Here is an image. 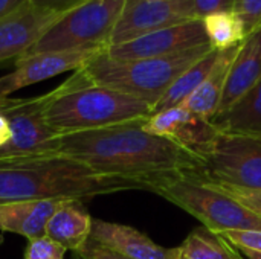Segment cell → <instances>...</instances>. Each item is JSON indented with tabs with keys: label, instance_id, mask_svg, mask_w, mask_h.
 Instances as JSON below:
<instances>
[{
	"label": "cell",
	"instance_id": "cell-1",
	"mask_svg": "<svg viewBox=\"0 0 261 259\" xmlns=\"http://www.w3.org/2000/svg\"><path fill=\"white\" fill-rule=\"evenodd\" d=\"M144 121H133L99 130L60 137L58 154L90 169L145 185L153 191L165 179L200 174V156L170 139L144 130Z\"/></svg>",
	"mask_w": 261,
	"mask_h": 259
},
{
	"label": "cell",
	"instance_id": "cell-2",
	"mask_svg": "<svg viewBox=\"0 0 261 259\" xmlns=\"http://www.w3.org/2000/svg\"><path fill=\"white\" fill-rule=\"evenodd\" d=\"M138 189L147 191L139 182L99 174L61 154L0 162V205L44 200L84 202Z\"/></svg>",
	"mask_w": 261,
	"mask_h": 259
},
{
	"label": "cell",
	"instance_id": "cell-3",
	"mask_svg": "<svg viewBox=\"0 0 261 259\" xmlns=\"http://www.w3.org/2000/svg\"><path fill=\"white\" fill-rule=\"evenodd\" d=\"M47 95L44 121L58 136L145 121L153 114L148 102L90 84L78 70Z\"/></svg>",
	"mask_w": 261,
	"mask_h": 259
},
{
	"label": "cell",
	"instance_id": "cell-4",
	"mask_svg": "<svg viewBox=\"0 0 261 259\" xmlns=\"http://www.w3.org/2000/svg\"><path fill=\"white\" fill-rule=\"evenodd\" d=\"M213 49L211 44H203L170 56L144 60H115L101 52L78 72L90 84L135 96L154 107L170 85Z\"/></svg>",
	"mask_w": 261,
	"mask_h": 259
},
{
	"label": "cell",
	"instance_id": "cell-5",
	"mask_svg": "<svg viewBox=\"0 0 261 259\" xmlns=\"http://www.w3.org/2000/svg\"><path fill=\"white\" fill-rule=\"evenodd\" d=\"M151 192L196 217L211 232L261 231V217L197 174L165 179Z\"/></svg>",
	"mask_w": 261,
	"mask_h": 259
},
{
	"label": "cell",
	"instance_id": "cell-6",
	"mask_svg": "<svg viewBox=\"0 0 261 259\" xmlns=\"http://www.w3.org/2000/svg\"><path fill=\"white\" fill-rule=\"evenodd\" d=\"M125 0H87L64 14L23 56L47 52H106Z\"/></svg>",
	"mask_w": 261,
	"mask_h": 259
},
{
	"label": "cell",
	"instance_id": "cell-7",
	"mask_svg": "<svg viewBox=\"0 0 261 259\" xmlns=\"http://www.w3.org/2000/svg\"><path fill=\"white\" fill-rule=\"evenodd\" d=\"M47 93L35 98H6L0 111L11 125V140L0 148V162L57 156L60 137L44 121Z\"/></svg>",
	"mask_w": 261,
	"mask_h": 259
},
{
	"label": "cell",
	"instance_id": "cell-8",
	"mask_svg": "<svg viewBox=\"0 0 261 259\" xmlns=\"http://www.w3.org/2000/svg\"><path fill=\"white\" fill-rule=\"evenodd\" d=\"M203 169L197 174L208 182L261 191V139L217 133L199 153Z\"/></svg>",
	"mask_w": 261,
	"mask_h": 259
},
{
	"label": "cell",
	"instance_id": "cell-9",
	"mask_svg": "<svg viewBox=\"0 0 261 259\" xmlns=\"http://www.w3.org/2000/svg\"><path fill=\"white\" fill-rule=\"evenodd\" d=\"M191 20H199L194 12V0H125L109 46Z\"/></svg>",
	"mask_w": 261,
	"mask_h": 259
},
{
	"label": "cell",
	"instance_id": "cell-10",
	"mask_svg": "<svg viewBox=\"0 0 261 259\" xmlns=\"http://www.w3.org/2000/svg\"><path fill=\"white\" fill-rule=\"evenodd\" d=\"M203 44H211L205 31L203 20H191L145 34L122 44L109 46L106 53L115 60L161 58Z\"/></svg>",
	"mask_w": 261,
	"mask_h": 259
},
{
	"label": "cell",
	"instance_id": "cell-11",
	"mask_svg": "<svg viewBox=\"0 0 261 259\" xmlns=\"http://www.w3.org/2000/svg\"><path fill=\"white\" fill-rule=\"evenodd\" d=\"M96 50H80V52H47L21 56L15 61V69L0 78V102L11 96V93L50 79L64 72L78 70L89 63Z\"/></svg>",
	"mask_w": 261,
	"mask_h": 259
},
{
	"label": "cell",
	"instance_id": "cell-12",
	"mask_svg": "<svg viewBox=\"0 0 261 259\" xmlns=\"http://www.w3.org/2000/svg\"><path fill=\"white\" fill-rule=\"evenodd\" d=\"M63 15L29 3L0 20V64L26 55Z\"/></svg>",
	"mask_w": 261,
	"mask_h": 259
},
{
	"label": "cell",
	"instance_id": "cell-13",
	"mask_svg": "<svg viewBox=\"0 0 261 259\" xmlns=\"http://www.w3.org/2000/svg\"><path fill=\"white\" fill-rule=\"evenodd\" d=\"M142 127L147 133L170 139L197 154L219 133L211 121L196 116L184 105L153 113Z\"/></svg>",
	"mask_w": 261,
	"mask_h": 259
},
{
	"label": "cell",
	"instance_id": "cell-14",
	"mask_svg": "<svg viewBox=\"0 0 261 259\" xmlns=\"http://www.w3.org/2000/svg\"><path fill=\"white\" fill-rule=\"evenodd\" d=\"M90 238L132 259H177L180 256V247L165 249L135 227L104 220H93Z\"/></svg>",
	"mask_w": 261,
	"mask_h": 259
},
{
	"label": "cell",
	"instance_id": "cell-15",
	"mask_svg": "<svg viewBox=\"0 0 261 259\" xmlns=\"http://www.w3.org/2000/svg\"><path fill=\"white\" fill-rule=\"evenodd\" d=\"M261 79V24L242 43L229 69L217 114L231 108Z\"/></svg>",
	"mask_w": 261,
	"mask_h": 259
},
{
	"label": "cell",
	"instance_id": "cell-16",
	"mask_svg": "<svg viewBox=\"0 0 261 259\" xmlns=\"http://www.w3.org/2000/svg\"><path fill=\"white\" fill-rule=\"evenodd\" d=\"M58 200L12 202L0 205V232H11L28 240L46 237V227L60 206Z\"/></svg>",
	"mask_w": 261,
	"mask_h": 259
},
{
	"label": "cell",
	"instance_id": "cell-17",
	"mask_svg": "<svg viewBox=\"0 0 261 259\" xmlns=\"http://www.w3.org/2000/svg\"><path fill=\"white\" fill-rule=\"evenodd\" d=\"M240 46L242 43L219 52L217 61L214 67L211 69V72L208 73V76L205 78V81L182 104L187 110H190L196 116H200L206 121H211L217 114L222 98H223V92L226 87L229 69Z\"/></svg>",
	"mask_w": 261,
	"mask_h": 259
},
{
	"label": "cell",
	"instance_id": "cell-18",
	"mask_svg": "<svg viewBox=\"0 0 261 259\" xmlns=\"http://www.w3.org/2000/svg\"><path fill=\"white\" fill-rule=\"evenodd\" d=\"M93 220L84 209L83 202H61L50 217L46 237L63 246L66 250H80L90 238Z\"/></svg>",
	"mask_w": 261,
	"mask_h": 259
},
{
	"label": "cell",
	"instance_id": "cell-19",
	"mask_svg": "<svg viewBox=\"0 0 261 259\" xmlns=\"http://www.w3.org/2000/svg\"><path fill=\"white\" fill-rule=\"evenodd\" d=\"M211 124L220 133L261 137V79L231 108L216 114Z\"/></svg>",
	"mask_w": 261,
	"mask_h": 259
},
{
	"label": "cell",
	"instance_id": "cell-20",
	"mask_svg": "<svg viewBox=\"0 0 261 259\" xmlns=\"http://www.w3.org/2000/svg\"><path fill=\"white\" fill-rule=\"evenodd\" d=\"M217 49L210 50L206 55H203L199 61H196L191 67H188L165 92V95L161 98V101L153 107V113L164 111L167 108H173L177 105H182L191 95L193 92L205 81L211 69L214 67L217 56H219Z\"/></svg>",
	"mask_w": 261,
	"mask_h": 259
},
{
	"label": "cell",
	"instance_id": "cell-21",
	"mask_svg": "<svg viewBox=\"0 0 261 259\" xmlns=\"http://www.w3.org/2000/svg\"><path fill=\"white\" fill-rule=\"evenodd\" d=\"M187 259H237V250L220 235L206 227L194 229L179 246Z\"/></svg>",
	"mask_w": 261,
	"mask_h": 259
},
{
	"label": "cell",
	"instance_id": "cell-22",
	"mask_svg": "<svg viewBox=\"0 0 261 259\" xmlns=\"http://www.w3.org/2000/svg\"><path fill=\"white\" fill-rule=\"evenodd\" d=\"M203 24L211 46L217 50L240 44L246 38L245 24L232 11L211 14L203 18Z\"/></svg>",
	"mask_w": 261,
	"mask_h": 259
},
{
	"label": "cell",
	"instance_id": "cell-23",
	"mask_svg": "<svg viewBox=\"0 0 261 259\" xmlns=\"http://www.w3.org/2000/svg\"><path fill=\"white\" fill-rule=\"evenodd\" d=\"M208 183H211L214 188H217L219 191L225 192L226 195L236 198L245 208H248L255 215L261 217V191L246 189V188H240V186H234V185H226V183H217V182H208Z\"/></svg>",
	"mask_w": 261,
	"mask_h": 259
},
{
	"label": "cell",
	"instance_id": "cell-24",
	"mask_svg": "<svg viewBox=\"0 0 261 259\" xmlns=\"http://www.w3.org/2000/svg\"><path fill=\"white\" fill-rule=\"evenodd\" d=\"M66 249L47 237L29 240L24 259H64Z\"/></svg>",
	"mask_w": 261,
	"mask_h": 259
},
{
	"label": "cell",
	"instance_id": "cell-25",
	"mask_svg": "<svg viewBox=\"0 0 261 259\" xmlns=\"http://www.w3.org/2000/svg\"><path fill=\"white\" fill-rule=\"evenodd\" d=\"M232 12L243 21L246 37L261 24V0H234Z\"/></svg>",
	"mask_w": 261,
	"mask_h": 259
},
{
	"label": "cell",
	"instance_id": "cell-26",
	"mask_svg": "<svg viewBox=\"0 0 261 259\" xmlns=\"http://www.w3.org/2000/svg\"><path fill=\"white\" fill-rule=\"evenodd\" d=\"M234 249H248L261 253V231H234L220 234Z\"/></svg>",
	"mask_w": 261,
	"mask_h": 259
},
{
	"label": "cell",
	"instance_id": "cell-27",
	"mask_svg": "<svg viewBox=\"0 0 261 259\" xmlns=\"http://www.w3.org/2000/svg\"><path fill=\"white\" fill-rule=\"evenodd\" d=\"M81 259H132L125 255H121L96 241H93L92 238H89V241L75 252Z\"/></svg>",
	"mask_w": 261,
	"mask_h": 259
},
{
	"label": "cell",
	"instance_id": "cell-28",
	"mask_svg": "<svg viewBox=\"0 0 261 259\" xmlns=\"http://www.w3.org/2000/svg\"><path fill=\"white\" fill-rule=\"evenodd\" d=\"M234 8V0H194V12L199 20L217 12H229Z\"/></svg>",
	"mask_w": 261,
	"mask_h": 259
},
{
	"label": "cell",
	"instance_id": "cell-29",
	"mask_svg": "<svg viewBox=\"0 0 261 259\" xmlns=\"http://www.w3.org/2000/svg\"><path fill=\"white\" fill-rule=\"evenodd\" d=\"M86 2L87 0H29V3L37 8L47 9V11L58 12V14H67Z\"/></svg>",
	"mask_w": 261,
	"mask_h": 259
},
{
	"label": "cell",
	"instance_id": "cell-30",
	"mask_svg": "<svg viewBox=\"0 0 261 259\" xmlns=\"http://www.w3.org/2000/svg\"><path fill=\"white\" fill-rule=\"evenodd\" d=\"M26 5H29V0H0V20L9 17Z\"/></svg>",
	"mask_w": 261,
	"mask_h": 259
},
{
	"label": "cell",
	"instance_id": "cell-31",
	"mask_svg": "<svg viewBox=\"0 0 261 259\" xmlns=\"http://www.w3.org/2000/svg\"><path fill=\"white\" fill-rule=\"evenodd\" d=\"M11 140V125L8 118L0 111V148Z\"/></svg>",
	"mask_w": 261,
	"mask_h": 259
},
{
	"label": "cell",
	"instance_id": "cell-32",
	"mask_svg": "<svg viewBox=\"0 0 261 259\" xmlns=\"http://www.w3.org/2000/svg\"><path fill=\"white\" fill-rule=\"evenodd\" d=\"M236 250H239L246 259H261V253H258V252H252L248 249H236Z\"/></svg>",
	"mask_w": 261,
	"mask_h": 259
},
{
	"label": "cell",
	"instance_id": "cell-33",
	"mask_svg": "<svg viewBox=\"0 0 261 259\" xmlns=\"http://www.w3.org/2000/svg\"><path fill=\"white\" fill-rule=\"evenodd\" d=\"M177 259H187V258H185V256H184V255H182V250H180V256H179V258H177Z\"/></svg>",
	"mask_w": 261,
	"mask_h": 259
},
{
	"label": "cell",
	"instance_id": "cell-34",
	"mask_svg": "<svg viewBox=\"0 0 261 259\" xmlns=\"http://www.w3.org/2000/svg\"><path fill=\"white\" fill-rule=\"evenodd\" d=\"M237 259H243V258H240V256H239V258H237Z\"/></svg>",
	"mask_w": 261,
	"mask_h": 259
},
{
	"label": "cell",
	"instance_id": "cell-35",
	"mask_svg": "<svg viewBox=\"0 0 261 259\" xmlns=\"http://www.w3.org/2000/svg\"><path fill=\"white\" fill-rule=\"evenodd\" d=\"M258 139H261V137H258Z\"/></svg>",
	"mask_w": 261,
	"mask_h": 259
}]
</instances>
